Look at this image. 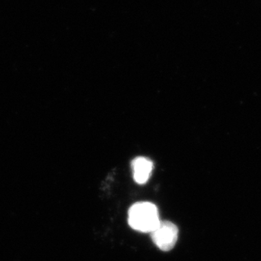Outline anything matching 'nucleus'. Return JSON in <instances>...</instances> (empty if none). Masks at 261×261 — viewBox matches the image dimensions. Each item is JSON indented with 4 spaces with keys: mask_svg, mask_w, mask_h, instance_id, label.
I'll list each match as a JSON object with an SVG mask.
<instances>
[{
    "mask_svg": "<svg viewBox=\"0 0 261 261\" xmlns=\"http://www.w3.org/2000/svg\"><path fill=\"white\" fill-rule=\"evenodd\" d=\"M151 239L158 249L169 251L176 245L178 238V228L173 222L161 221L158 227L153 230Z\"/></svg>",
    "mask_w": 261,
    "mask_h": 261,
    "instance_id": "nucleus-2",
    "label": "nucleus"
},
{
    "mask_svg": "<svg viewBox=\"0 0 261 261\" xmlns=\"http://www.w3.org/2000/svg\"><path fill=\"white\" fill-rule=\"evenodd\" d=\"M131 166L135 181L140 185H144L147 182L152 173V161L144 156H139L134 159Z\"/></svg>",
    "mask_w": 261,
    "mask_h": 261,
    "instance_id": "nucleus-3",
    "label": "nucleus"
},
{
    "mask_svg": "<svg viewBox=\"0 0 261 261\" xmlns=\"http://www.w3.org/2000/svg\"><path fill=\"white\" fill-rule=\"evenodd\" d=\"M128 224L141 232H151L161 222L158 207L150 202H138L128 211Z\"/></svg>",
    "mask_w": 261,
    "mask_h": 261,
    "instance_id": "nucleus-1",
    "label": "nucleus"
}]
</instances>
